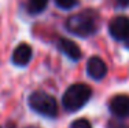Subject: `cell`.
Returning a JSON list of instances; mask_svg holds the SVG:
<instances>
[{
    "mask_svg": "<svg viewBox=\"0 0 129 128\" xmlns=\"http://www.w3.org/2000/svg\"><path fill=\"white\" fill-rule=\"evenodd\" d=\"M26 128H39V127H26Z\"/></svg>",
    "mask_w": 129,
    "mask_h": 128,
    "instance_id": "cell-15",
    "label": "cell"
},
{
    "mask_svg": "<svg viewBox=\"0 0 129 128\" xmlns=\"http://www.w3.org/2000/svg\"><path fill=\"white\" fill-rule=\"evenodd\" d=\"M33 55L32 47L26 43H21L19 45H17V48L13 53V62L17 66H25L30 62Z\"/></svg>",
    "mask_w": 129,
    "mask_h": 128,
    "instance_id": "cell-8",
    "label": "cell"
},
{
    "mask_svg": "<svg viewBox=\"0 0 129 128\" xmlns=\"http://www.w3.org/2000/svg\"><path fill=\"white\" fill-rule=\"evenodd\" d=\"M111 113L118 118L129 117V95H115L109 103Z\"/></svg>",
    "mask_w": 129,
    "mask_h": 128,
    "instance_id": "cell-5",
    "label": "cell"
},
{
    "mask_svg": "<svg viewBox=\"0 0 129 128\" xmlns=\"http://www.w3.org/2000/svg\"><path fill=\"white\" fill-rule=\"evenodd\" d=\"M29 106L35 112L47 117H55L58 114V103L55 98L43 91H36L29 96Z\"/></svg>",
    "mask_w": 129,
    "mask_h": 128,
    "instance_id": "cell-3",
    "label": "cell"
},
{
    "mask_svg": "<svg viewBox=\"0 0 129 128\" xmlns=\"http://www.w3.org/2000/svg\"><path fill=\"white\" fill-rule=\"evenodd\" d=\"M48 0H27V11L30 14H39L45 10Z\"/></svg>",
    "mask_w": 129,
    "mask_h": 128,
    "instance_id": "cell-9",
    "label": "cell"
},
{
    "mask_svg": "<svg viewBox=\"0 0 129 128\" xmlns=\"http://www.w3.org/2000/svg\"><path fill=\"white\" fill-rule=\"evenodd\" d=\"M70 128H92V125L87 118H78V120L73 121Z\"/></svg>",
    "mask_w": 129,
    "mask_h": 128,
    "instance_id": "cell-11",
    "label": "cell"
},
{
    "mask_svg": "<svg viewBox=\"0 0 129 128\" xmlns=\"http://www.w3.org/2000/svg\"><path fill=\"white\" fill-rule=\"evenodd\" d=\"M107 128H128L125 124H122V123H119V121H110L109 124H107Z\"/></svg>",
    "mask_w": 129,
    "mask_h": 128,
    "instance_id": "cell-12",
    "label": "cell"
},
{
    "mask_svg": "<svg viewBox=\"0 0 129 128\" xmlns=\"http://www.w3.org/2000/svg\"><path fill=\"white\" fill-rule=\"evenodd\" d=\"M56 6L59 8H63V10H70L74 6H77L78 0H55Z\"/></svg>",
    "mask_w": 129,
    "mask_h": 128,
    "instance_id": "cell-10",
    "label": "cell"
},
{
    "mask_svg": "<svg viewBox=\"0 0 129 128\" xmlns=\"http://www.w3.org/2000/svg\"><path fill=\"white\" fill-rule=\"evenodd\" d=\"M115 4L119 6V7H128L129 0H115Z\"/></svg>",
    "mask_w": 129,
    "mask_h": 128,
    "instance_id": "cell-13",
    "label": "cell"
},
{
    "mask_svg": "<svg viewBox=\"0 0 129 128\" xmlns=\"http://www.w3.org/2000/svg\"><path fill=\"white\" fill-rule=\"evenodd\" d=\"M98 25H99V17L93 11H81L66 21V29L72 35L80 36V37H89L93 33H96Z\"/></svg>",
    "mask_w": 129,
    "mask_h": 128,
    "instance_id": "cell-1",
    "label": "cell"
},
{
    "mask_svg": "<svg viewBox=\"0 0 129 128\" xmlns=\"http://www.w3.org/2000/svg\"><path fill=\"white\" fill-rule=\"evenodd\" d=\"M92 95V90L87 84H73L66 90L62 96V105L66 110L76 112L81 109L85 103L89 100Z\"/></svg>",
    "mask_w": 129,
    "mask_h": 128,
    "instance_id": "cell-2",
    "label": "cell"
},
{
    "mask_svg": "<svg viewBox=\"0 0 129 128\" xmlns=\"http://www.w3.org/2000/svg\"><path fill=\"white\" fill-rule=\"evenodd\" d=\"M109 32L115 40H126L129 36V18L125 15H118L110 21Z\"/></svg>",
    "mask_w": 129,
    "mask_h": 128,
    "instance_id": "cell-4",
    "label": "cell"
},
{
    "mask_svg": "<svg viewBox=\"0 0 129 128\" xmlns=\"http://www.w3.org/2000/svg\"><path fill=\"white\" fill-rule=\"evenodd\" d=\"M87 72L93 80H102L107 74V66L99 57H91L87 62Z\"/></svg>",
    "mask_w": 129,
    "mask_h": 128,
    "instance_id": "cell-6",
    "label": "cell"
},
{
    "mask_svg": "<svg viewBox=\"0 0 129 128\" xmlns=\"http://www.w3.org/2000/svg\"><path fill=\"white\" fill-rule=\"evenodd\" d=\"M58 48H59L60 53H63L66 57H69L72 61H78L81 58V50L77 44L73 40L66 37H60L58 40Z\"/></svg>",
    "mask_w": 129,
    "mask_h": 128,
    "instance_id": "cell-7",
    "label": "cell"
},
{
    "mask_svg": "<svg viewBox=\"0 0 129 128\" xmlns=\"http://www.w3.org/2000/svg\"><path fill=\"white\" fill-rule=\"evenodd\" d=\"M125 45H126V47L129 48V36L126 37V40H125Z\"/></svg>",
    "mask_w": 129,
    "mask_h": 128,
    "instance_id": "cell-14",
    "label": "cell"
}]
</instances>
